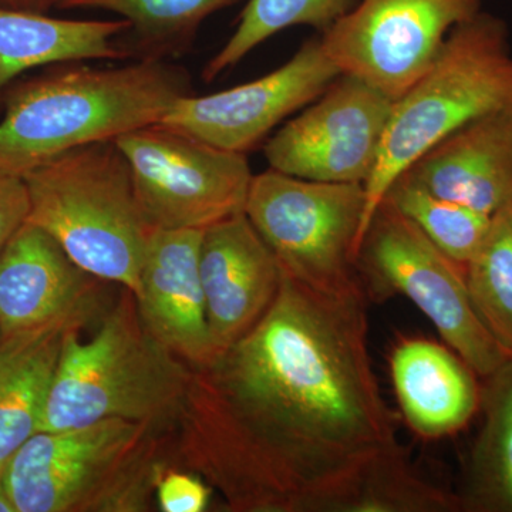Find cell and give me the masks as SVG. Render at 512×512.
<instances>
[{"label": "cell", "instance_id": "6da1fadb", "mask_svg": "<svg viewBox=\"0 0 512 512\" xmlns=\"http://www.w3.org/2000/svg\"><path fill=\"white\" fill-rule=\"evenodd\" d=\"M409 464L370 362L366 289L285 272L264 318L192 367L171 441V467L232 512H370Z\"/></svg>", "mask_w": 512, "mask_h": 512}, {"label": "cell", "instance_id": "7a4b0ae2", "mask_svg": "<svg viewBox=\"0 0 512 512\" xmlns=\"http://www.w3.org/2000/svg\"><path fill=\"white\" fill-rule=\"evenodd\" d=\"M192 93L190 74L170 60L57 64L3 93L0 175L22 178L74 148L160 123L175 101Z\"/></svg>", "mask_w": 512, "mask_h": 512}, {"label": "cell", "instance_id": "3957f363", "mask_svg": "<svg viewBox=\"0 0 512 512\" xmlns=\"http://www.w3.org/2000/svg\"><path fill=\"white\" fill-rule=\"evenodd\" d=\"M70 329L47 392L39 431L106 419L174 429L192 367L158 342L141 319L136 296L121 288L92 339Z\"/></svg>", "mask_w": 512, "mask_h": 512}, {"label": "cell", "instance_id": "277c9868", "mask_svg": "<svg viewBox=\"0 0 512 512\" xmlns=\"http://www.w3.org/2000/svg\"><path fill=\"white\" fill-rule=\"evenodd\" d=\"M173 430L106 419L37 431L5 468L16 512H148L171 467Z\"/></svg>", "mask_w": 512, "mask_h": 512}, {"label": "cell", "instance_id": "5b68a950", "mask_svg": "<svg viewBox=\"0 0 512 512\" xmlns=\"http://www.w3.org/2000/svg\"><path fill=\"white\" fill-rule=\"evenodd\" d=\"M28 222L42 228L80 268L136 295L156 231L138 202L116 140L74 148L23 175Z\"/></svg>", "mask_w": 512, "mask_h": 512}, {"label": "cell", "instance_id": "8992f818", "mask_svg": "<svg viewBox=\"0 0 512 512\" xmlns=\"http://www.w3.org/2000/svg\"><path fill=\"white\" fill-rule=\"evenodd\" d=\"M508 107L512 50L507 25L480 12L448 35L433 66L393 101L375 171L365 184L360 248L377 207L400 175L461 127Z\"/></svg>", "mask_w": 512, "mask_h": 512}, {"label": "cell", "instance_id": "52a82bcc", "mask_svg": "<svg viewBox=\"0 0 512 512\" xmlns=\"http://www.w3.org/2000/svg\"><path fill=\"white\" fill-rule=\"evenodd\" d=\"M359 271L367 296H406L477 376L487 379L512 359L478 316L464 266L440 251L387 198L367 228Z\"/></svg>", "mask_w": 512, "mask_h": 512}, {"label": "cell", "instance_id": "ba28073f", "mask_svg": "<svg viewBox=\"0 0 512 512\" xmlns=\"http://www.w3.org/2000/svg\"><path fill=\"white\" fill-rule=\"evenodd\" d=\"M363 184L320 183L269 170L254 175L245 215L285 274L311 288H365L359 271Z\"/></svg>", "mask_w": 512, "mask_h": 512}, {"label": "cell", "instance_id": "9c48e42d", "mask_svg": "<svg viewBox=\"0 0 512 512\" xmlns=\"http://www.w3.org/2000/svg\"><path fill=\"white\" fill-rule=\"evenodd\" d=\"M154 229H204L245 212L254 175L247 154L156 123L116 138Z\"/></svg>", "mask_w": 512, "mask_h": 512}, {"label": "cell", "instance_id": "30bf717a", "mask_svg": "<svg viewBox=\"0 0 512 512\" xmlns=\"http://www.w3.org/2000/svg\"><path fill=\"white\" fill-rule=\"evenodd\" d=\"M481 12V0H360L319 36L340 74L394 101L439 57L448 35Z\"/></svg>", "mask_w": 512, "mask_h": 512}, {"label": "cell", "instance_id": "8fae6325", "mask_svg": "<svg viewBox=\"0 0 512 512\" xmlns=\"http://www.w3.org/2000/svg\"><path fill=\"white\" fill-rule=\"evenodd\" d=\"M393 101L340 74L264 144L269 168L320 183L363 184L375 171Z\"/></svg>", "mask_w": 512, "mask_h": 512}, {"label": "cell", "instance_id": "7c38bea8", "mask_svg": "<svg viewBox=\"0 0 512 512\" xmlns=\"http://www.w3.org/2000/svg\"><path fill=\"white\" fill-rule=\"evenodd\" d=\"M339 76L319 37H313L284 66L259 79L175 101L160 124L222 150L247 154L282 121L318 99Z\"/></svg>", "mask_w": 512, "mask_h": 512}, {"label": "cell", "instance_id": "4fadbf2b", "mask_svg": "<svg viewBox=\"0 0 512 512\" xmlns=\"http://www.w3.org/2000/svg\"><path fill=\"white\" fill-rule=\"evenodd\" d=\"M107 285L26 221L0 252V336L22 338L64 325L83 329L104 311Z\"/></svg>", "mask_w": 512, "mask_h": 512}, {"label": "cell", "instance_id": "5bb4252c", "mask_svg": "<svg viewBox=\"0 0 512 512\" xmlns=\"http://www.w3.org/2000/svg\"><path fill=\"white\" fill-rule=\"evenodd\" d=\"M200 276L215 355L264 318L281 289L284 269L241 212L202 232Z\"/></svg>", "mask_w": 512, "mask_h": 512}, {"label": "cell", "instance_id": "9a60e30c", "mask_svg": "<svg viewBox=\"0 0 512 512\" xmlns=\"http://www.w3.org/2000/svg\"><path fill=\"white\" fill-rule=\"evenodd\" d=\"M202 232L156 229L134 295L151 335L191 367L214 356L200 276Z\"/></svg>", "mask_w": 512, "mask_h": 512}, {"label": "cell", "instance_id": "2e32d148", "mask_svg": "<svg viewBox=\"0 0 512 512\" xmlns=\"http://www.w3.org/2000/svg\"><path fill=\"white\" fill-rule=\"evenodd\" d=\"M403 174L441 198L487 215L512 204V107L461 127Z\"/></svg>", "mask_w": 512, "mask_h": 512}, {"label": "cell", "instance_id": "e0dca14e", "mask_svg": "<svg viewBox=\"0 0 512 512\" xmlns=\"http://www.w3.org/2000/svg\"><path fill=\"white\" fill-rule=\"evenodd\" d=\"M390 375L404 420L423 439L457 433L480 409L476 372L447 345L400 340L390 355Z\"/></svg>", "mask_w": 512, "mask_h": 512}, {"label": "cell", "instance_id": "ac0fdd59", "mask_svg": "<svg viewBox=\"0 0 512 512\" xmlns=\"http://www.w3.org/2000/svg\"><path fill=\"white\" fill-rule=\"evenodd\" d=\"M127 29L124 19H62L0 8V97L16 77L36 67L130 60L119 42Z\"/></svg>", "mask_w": 512, "mask_h": 512}, {"label": "cell", "instance_id": "d6986e66", "mask_svg": "<svg viewBox=\"0 0 512 512\" xmlns=\"http://www.w3.org/2000/svg\"><path fill=\"white\" fill-rule=\"evenodd\" d=\"M70 329L82 328L56 326L0 340V470L39 431L64 336Z\"/></svg>", "mask_w": 512, "mask_h": 512}, {"label": "cell", "instance_id": "ffe728a7", "mask_svg": "<svg viewBox=\"0 0 512 512\" xmlns=\"http://www.w3.org/2000/svg\"><path fill=\"white\" fill-rule=\"evenodd\" d=\"M239 0H57L59 10H103L126 20L119 37L130 59L170 60L191 49L198 29Z\"/></svg>", "mask_w": 512, "mask_h": 512}, {"label": "cell", "instance_id": "44dd1931", "mask_svg": "<svg viewBox=\"0 0 512 512\" xmlns=\"http://www.w3.org/2000/svg\"><path fill=\"white\" fill-rule=\"evenodd\" d=\"M484 380L483 426L458 497L461 510L512 512V359Z\"/></svg>", "mask_w": 512, "mask_h": 512}, {"label": "cell", "instance_id": "7402d4cb", "mask_svg": "<svg viewBox=\"0 0 512 512\" xmlns=\"http://www.w3.org/2000/svg\"><path fill=\"white\" fill-rule=\"evenodd\" d=\"M356 3L357 0H248L237 29L202 69V80L210 83L217 79L282 30L311 26L325 32Z\"/></svg>", "mask_w": 512, "mask_h": 512}, {"label": "cell", "instance_id": "603a6c76", "mask_svg": "<svg viewBox=\"0 0 512 512\" xmlns=\"http://www.w3.org/2000/svg\"><path fill=\"white\" fill-rule=\"evenodd\" d=\"M384 198L461 266H466L481 247L493 218L427 191L406 174L394 181Z\"/></svg>", "mask_w": 512, "mask_h": 512}, {"label": "cell", "instance_id": "cb8c5ba5", "mask_svg": "<svg viewBox=\"0 0 512 512\" xmlns=\"http://www.w3.org/2000/svg\"><path fill=\"white\" fill-rule=\"evenodd\" d=\"M464 275L485 328L512 353V204L495 212L483 244L464 266Z\"/></svg>", "mask_w": 512, "mask_h": 512}, {"label": "cell", "instance_id": "d4e9b609", "mask_svg": "<svg viewBox=\"0 0 512 512\" xmlns=\"http://www.w3.org/2000/svg\"><path fill=\"white\" fill-rule=\"evenodd\" d=\"M211 485L183 468L168 467L156 487L158 508L163 512H204L210 505Z\"/></svg>", "mask_w": 512, "mask_h": 512}, {"label": "cell", "instance_id": "484cf974", "mask_svg": "<svg viewBox=\"0 0 512 512\" xmlns=\"http://www.w3.org/2000/svg\"><path fill=\"white\" fill-rule=\"evenodd\" d=\"M29 214L25 181L13 175H0V252L8 244Z\"/></svg>", "mask_w": 512, "mask_h": 512}, {"label": "cell", "instance_id": "4316f807", "mask_svg": "<svg viewBox=\"0 0 512 512\" xmlns=\"http://www.w3.org/2000/svg\"><path fill=\"white\" fill-rule=\"evenodd\" d=\"M57 0H0V8L19 12L49 13Z\"/></svg>", "mask_w": 512, "mask_h": 512}, {"label": "cell", "instance_id": "83f0119b", "mask_svg": "<svg viewBox=\"0 0 512 512\" xmlns=\"http://www.w3.org/2000/svg\"><path fill=\"white\" fill-rule=\"evenodd\" d=\"M0 512H16L5 483V470H0Z\"/></svg>", "mask_w": 512, "mask_h": 512}, {"label": "cell", "instance_id": "f1b7e54d", "mask_svg": "<svg viewBox=\"0 0 512 512\" xmlns=\"http://www.w3.org/2000/svg\"><path fill=\"white\" fill-rule=\"evenodd\" d=\"M0 340H2V336H0Z\"/></svg>", "mask_w": 512, "mask_h": 512}]
</instances>
